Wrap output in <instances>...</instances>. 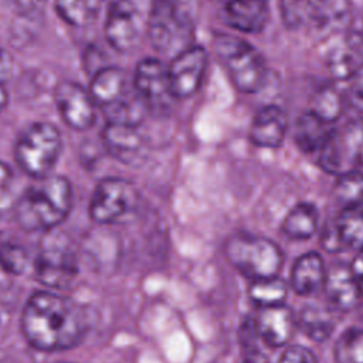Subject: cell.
<instances>
[{"label":"cell","instance_id":"obj_1","mask_svg":"<svg viewBox=\"0 0 363 363\" xmlns=\"http://www.w3.org/2000/svg\"><path fill=\"white\" fill-rule=\"evenodd\" d=\"M21 330L27 342L43 352L74 347L86 332L84 308L71 298L41 291L27 301Z\"/></svg>","mask_w":363,"mask_h":363},{"label":"cell","instance_id":"obj_2","mask_svg":"<svg viewBox=\"0 0 363 363\" xmlns=\"http://www.w3.org/2000/svg\"><path fill=\"white\" fill-rule=\"evenodd\" d=\"M72 207V187L62 176H47L23 191L14 216L27 231H50L61 224Z\"/></svg>","mask_w":363,"mask_h":363},{"label":"cell","instance_id":"obj_3","mask_svg":"<svg viewBox=\"0 0 363 363\" xmlns=\"http://www.w3.org/2000/svg\"><path fill=\"white\" fill-rule=\"evenodd\" d=\"M213 47L240 92L254 94L262 88L267 78V67L258 50L230 34H216Z\"/></svg>","mask_w":363,"mask_h":363},{"label":"cell","instance_id":"obj_4","mask_svg":"<svg viewBox=\"0 0 363 363\" xmlns=\"http://www.w3.org/2000/svg\"><path fill=\"white\" fill-rule=\"evenodd\" d=\"M62 147L61 133L50 122H34L17 138L14 157L20 169L34 179H44L57 163Z\"/></svg>","mask_w":363,"mask_h":363},{"label":"cell","instance_id":"obj_5","mask_svg":"<svg viewBox=\"0 0 363 363\" xmlns=\"http://www.w3.org/2000/svg\"><path fill=\"white\" fill-rule=\"evenodd\" d=\"M230 264L252 281L275 278L282 267L281 248L265 237L235 234L225 242Z\"/></svg>","mask_w":363,"mask_h":363},{"label":"cell","instance_id":"obj_6","mask_svg":"<svg viewBox=\"0 0 363 363\" xmlns=\"http://www.w3.org/2000/svg\"><path fill=\"white\" fill-rule=\"evenodd\" d=\"M191 34L190 21L172 0H152L147 35L157 51L177 55L191 47Z\"/></svg>","mask_w":363,"mask_h":363},{"label":"cell","instance_id":"obj_7","mask_svg":"<svg viewBox=\"0 0 363 363\" xmlns=\"http://www.w3.org/2000/svg\"><path fill=\"white\" fill-rule=\"evenodd\" d=\"M138 201V190L130 182L108 177L95 186L89 203V217L98 224L119 223L135 211Z\"/></svg>","mask_w":363,"mask_h":363},{"label":"cell","instance_id":"obj_8","mask_svg":"<svg viewBox=\"0 0 363 363\" xmlns=\"http://www.w3.org/2000/svg\"><path fill=\"white\" fill-rule=\"evenodd\" d=\"M363 135V121L350 122L339 129L329 130L318 150L319 166L335 176L354 170Z\"/></svg>","mask_w":363,"mask_h":363},{"label":"cell","instance_id":"obj_9","mask_svg":"<svg viewBox=\"0 0 363 363\" xmlns=\"http://www.w3.org/2000/svg\"><path fill=\"white\" fill-rule=\"evenodd\" d=\"M34 268L41 284L51 288H65L77 277L78 261L69 242L52 235L41 242Z\"/></svg>","mask_w":363,"mask_h":363},{"label":"cell","instance_id":"obj_10","mask_svg":"<svg viewBox=\"0 0 363 363\" xmlns=\"http://www.w3.org/2000/svg\"><path fill=\"white\" fill-rule=\"evenodd\" d=\"M135 89L145 106L155 112H164L170 108L174 95L170 86L169 69L157 58H143L139 61L135 77Z\"/></svg>","mask_w":363,"mask_h":363},{"label":"cell","instance_id":"obj_11","mask_svg":"<svg viewBox=\"0 0 363 363\" xmlns=\"http://www.w3.org/2000/svg\"><path fill=\"white\" fill-rule=\"evenodd\" d=\"M140 28L142 18L132 0H111L105 20V37L115 51H132L139 43Z\"/></svg>","mask_w":363,"mask_h":363},{"label":"cell","instance_id":"obj_12","mask_svg":"<svg viewBox=\"0 0 363 363\" xmlns=\"http://www.w3.org/2000/svg\"><path fill=\"white\" fill-rule=\"evenodd\" d=\"M322 245L326 251H363V204L340 208V213L328 220L322 233Z\"/></svg>","mask_w":363,"mask_h":363},{"label":"cell","instance_id":"obj_13","mask_svg":"<svg viewBox=\"0 0 363 363\" xmlns=\"http://www.w3.org/2000/svg\"><path fill=\"white\" fill-rule=\"evenodd\" d=\"M207 64V51L199 45H191L174 55L167 67L174 98L184 99L197 92L204 78Z\"/></svg>","mask_w":363,"mask_h":363},{"label":"cell","instance_id":"obj_14","mask_svg":"<svg viewBox=\"0 0 363 363\" xmlns=\"http://www.w3.org/2000/svg\"><path fill=\"white\" fill-rule=\"evenodd\" d=\"M57 109L64 122L75 130H86L95 122V108L89 91L72 81H62L54 91Z\"/></svg>","mask_w":363,"mask_h":363},{"label":"cell","instance_id":"obj_15","mask_svg":"<svg viewBox=\"0 0 363 363\" xmlns=\"http://www.w3.org/2000/svg\"><path fill=\"white\" fill-rule=\"evenodd\" d=\"M102 143L106 152L125 164L140 163L146 152V143L138 125L108 122L102 130Z\"/></svg>","mask_w":363,"mask_h":363},{"label":"cell","instance_id":"obj_16","mask_svg":"<svg viewBox=\"0 0 363 363\" xmlns=\"http://www.w3.org/2000/svg\"><path fill=\"white\" fill-rule=\"evenodd\" d=\"M295 315L284 305L261 306L254 318V328L261 339L272 346H284L295 330Z\"/></svg>","mask_w":363,"mask_h":363},{"label":"cell","instance_id":"obj_17","mask_svg":"<svg viewBox=\"0 0 363 363\" xmlns=\"http://www.w3.org/2000/svg\"><path fill=\"white\" fill-rule=\"evenodd\" d=\"M225 23L242 33H259L269 18V0H227Z\"/></svg>","mask_w":363,"mask_h":363},{"label":"cell","instance_id":"obj_18","mask_svg":"<svg viewBox=\"0 0 363 363\" xmlns=\"http://www.w3.org/2000/svg\"><path fill=\"white\" fill-rule=\"evenodd\" d=\"M286 132V116L277 105L264 106L257 112L250 126V139L259 147L281 146Z\"/></svg>","mask_w":363,"mask_h":363},{"label":"cell","instance_id":"obj_19","mask_svg":"<svg viewBox=\"0 0 363 363\" xmlns=\"http://www.w3.org/2000/svg\"><path fill=\"white\" fill-rule=\"evenodd\" d=\"M325 291L329 301L339 309L347 311L356 306L362 296L350 265L335 264L326 271Z\"/></svg>","mask_w":363,"mask_h":363},{"label":"cell","instance_id":"obj_20","mask_svg":"<svg viewBox=\"0 0 363 363\" xmlns=\"http://www.w3.org/2000/svg\"><path fill=\"white\" fill-rule=\"evenodd\" d=\"M352 4L349 0H312L309 27L320 34H333L350 24Z\"/></svg>","mask_w":363,"mask_h":363},{"label":"cell","instance_id":"obj_21","mask_svg":"<svg viewBox=\"0 0 363 363\" xmlns=\"http://www.w3.org/2000/svg\"><path fill=\"white\" fill-rule=\"evenodd\" d=\"M89 94L94 102L104 109L116 104L126 95L125 74L118 67L99 68L91 81Z\"/></svg>","mask_w":363,"mask_h":363},{"label":"cell","instance_id":"obj_22","mask_svg":"<svg viewBox=\"0 0 363 363\" xmlns=\"http://www.w3.org/2000/svg\"><path fill=\"white\" fill-rule=\"evenodd\" d=\"M325 277L326 268L322 257L318 252H308L295 261L291 284L296 294L309 295L325 282Z\"/></svg>","mask_w":363,"mask_h":363},{"label":"cell","instance_id":"obj_23","mask_svg":"<svg viewBox=\"0 0 363 363\" xmlns=\"http://www.w3.org/2000/svg\"><path fill=\"white\" fill-rule=\"evenodd\" d=\"M326 122L316 116L312 111H306L298 116L294 130V140L303 153L318 152L326 139L329 130Z\"/></svg>","mask_w":363,"mask_h":363},{"label":"cell","instance_id":"obj_24","mask_svg":"<svg viewBox=\"0 0 363 363\" xmlns=\"http://www.w3.org/2000/svg\"><path fill=\"white\" fill-rule=\"evenodd\" d=\"M363 47V34H353L346 44L332 51L329 57V71L336 79H347L353 75L359 62V54Z\"/></svg>","mask_w":363,"mask_h":363},{"label":"cell","instance_id":"obj_25","mask_svg":"<svg viewBox=\"0 0 363 363\" xmlns=\"http://www.w3.org/2000/svg\"><path fill=\"white\" fill-rule=\"evenodd\" d=\"M316 228L318 210L311 203H298L282 223V231L294 240H306L316 233Z\"/></svg>","mask_w":363,"mask_h":363},{"label":"cell","instance_id":"obj_26","mask_svg":"<svg viewBox=\"0 0 363 363\" xmlns=\"http://www.w3.org/2000/svg\"><path fill=\"white\" fill-rule=\"evenodd\" d=\"M101 4L102 0H55V11L67 24L82 28L98 17Z\"/></svg>","mask_w":363,"mask_h":363},{"label":"cell","instance_id":"obj_27","mask_svg":"<svg viewBox=\"0 0 363 363\" xmlns=\"http://www.w3.org/2000/svg\"><path fill=\"white\" fill-rule=\"evenodd\" d=\"M299 328L301 330L315 342L326 340L335 328L333 318L319 308L305 306L299 315Z\"/></svg>","mask_w":363,"mask_h":363},{"label":"cell","instance_id":"obj_28","mask_svg":"<svg viewBox=\"0 0 363 363\" xmlns=\"http://www.w3.org/2000/svg\"><path fill=\"white\" fill-rule=\"evenodd\" d=\"M250 298L254 303L261 306H278L284 305L286 298V285L278 277L252 281L250 289Z\"/></svg>","mask_w":363,"mask_h":363},{"label":"cell","instance_id":"obj_29","mask_svg":"<svg viewBox=\"0 0 363 363\" xmlns=\"http://www.w3.org/2000/svg\"><path fill=\"white\" fill-rule=\"evenodd\" d=\"M333 196L342 208L363 204V173L352 170L337 176Z\"/></svg>","mask_w":363,"mask_h":363},{"label":"cell","instance_id":"obj_30","mask_svg":"<svg viewBox=\"0 0 363 363\" xmlns=\"http://www.w3.org/2000/svg\"><path fill=\"white\" fill-rule=\"evenodd\" d=\"M312 111L323 122H335L343 112V98L333 86L320 88L312 99Z\"/></svg>","mask_w":363,"mask_h":363},{"label":"cell","instance_id":"obj_31","mask_svg":"<svg viewBox=\"0 0 363 363\" xmlns=\"http://www.w3.org/2000/svg\"><path fill=\"white\" fill-rule=\"evenodd\" d=\"M336 363H363V329L343 332L335 345Z\"/></svg>","mask_w":363,"mask_h":363},{"label":"cell","instance_id":"obj_32","mask_svg":"<svg viewBox=\"0 0 363 363\" xmlns=\"http://www.w3.org/2000/svg\"><path fill=\"white\" fill-rule=\"evenodd\" d=\"M282 23L289 30L309 27L312 0H279Z\"/></svg>","mask_w":363,"mask_h":363},{"label":"cell","instance_id":"obj_33","mask_svg":"<svg viewBox=\"0 0 363 363\" xmlns=\"http://www.w3.org/2000/svg\"><path fill=\"white\" fill-rule=\"evenodd\" d=\"M0 267L13 275L23 274L28 267L26 248L9 238H0Z\"/></svg>","mask_w":363,"mask_h":363},{"label":"cell","instance_id":"obj_34","mask_svg":"<svg viewBox=\"0 0 363 363\" xmlns=\"http://www.w3.org/2000/svg\"><path fill=\"white\" fill-rule=\"evenodd\" d=\"M17 199L13 172L4 162H0V216L14 211Z\"/></svg>","mask_w":363,"mask_h":363},{"label":"cell","instance_id":"obj_35","mask_svg":"<svg viewBox=\"0 0 363 363\" xmlns=\"http://www.w3.org/2000/svg\"><path fill=\"white\" fill-rule=\"evenodd\" d=\"M349 101L357 111H363V62L356 68L350 77Z\"/></svg>","mask_w":363,"mask_h":363},{"label":"cell","instance_id":"obj_36","mask_svg":"<svg viewBox=\"0 0 363 363\" xmlns=\"http://www.w3.org/2000/svg\"><path fill=\"white\" fill-rule=\"evenodd\" d=\"M279 363H318L313 353L303 346L288 347L279 359Z\"/></svg>","mask_w":363,"mask_h":363},{"label":"cell","instance_id":"obj_37","mask_svg":"<svg viewBox=\"0 0 363 363\" xmlns=\"http://www.w3.org/2000/svg\"><path fill=\"white\" fill-rule=\"evenodd\" d=\"M0 3L18 16H28L37 9L40 0H0Z\"/></svg>","mask_w":363,"mask_h":363},{"label":"cell","instance_id":"obj_38","mask_svg":"<svg viewBox=\"0 0 363 363\" xmlns=\"http://www.w3.org/2000/svg\"><path fill=\"white\" fill-rule=\"evenodd\" d=\"M13 67L14 64L10 52L0 47V82H4L11 77Z\"/></svg>","mask_w":363,"mask_h":363},{"label":"cell","instance_id":"obj_39","mask_svg":"<svg viewBox=\"0 0 363 363\" xmlns=\"http://www.w3.org/2000/svg\"><path fill=\"white\" fill-rule=\"evenodd\" d=\"M350 269H352V274L356 279L359 291L363 296V257H356L354 261L350 264Z\"/></svg>","mask_w":363,"mask_h":363},{"label":"cell","instance_id":"obj_40","mask_svg":"<svg viewBox=\"0 0 363 363\" xmlns=\"http://www.w3.org/2000/svg\"><path fill=\"white\" fill-rule=\"evenodd\" d=\"M244 363H269V360L261 354V353H251L245 360Z\"/></svg>","mask_w":363,"mask_h":363},{"label":"cell","instance_id":"obj_41","mask_svg":"<svg viewBox=\"0 0 363 363\" xmlns=\"http://www.w3.org/2000/svg\"><path fill=\"white\" fill-rule=\"evenodd\" d=\"M9 102V95H7V89L4 86V82H0V111H3L6 108Z\"/></svg>","mask_w":363,"mask_h":363},{"label":"cell","instance_id":"obj_42","mask_svg":"<svg viewBox=\"0 0 363 363\" xmlns=\"http://www.w3.org/2000/svg\"><path fill=\"white\" fill-rule=\"evenodd\" d=\"M359 164L363 166V135H362V145H360V153H359Z\"/></svg>","mask_w":363,"mask_h":363},{"label":"cell","instance_id":"obj_43","mask_svg":"<svg viewBox=\"0 0 363 363\" xmlns=\"http://www.w3.org/2000/svg\"><path fill=\"white\" fill-rule=\"evenodd\" d=\"M64 363H68V362H64Z\"/></svg>","mask_w":363,"mask_h":363}]
</instances>
